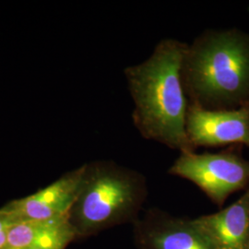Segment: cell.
<instances>
[{"label": "cell", "instance_id": "1", "mask_svg": "<svg viewBox=\"0 0 249 249\" xmlns=\"http://www.w3.org/2000/svg\"><path fill=\"white\" fill-rule=\"evenodd\" d=\"M187 47L179 40L162 39L146 60L124 71L139 133L181 153L195 151L186 128L189 103L182 81Z\"/></svg>", "mask_w": 249, "mask_h": 249}, {"label": "cell", "instance_id": "2", "mask_svg": "<svg viewBox=\"0 0 249 249\" xmlns=\"http://www.w3.org/2000/svg\"><path fill=\"white\" fill-rule=\"evenodd\" d=\"M182 81L189 104L206 109L249 105V36L207 30L187 44Z\"/></svg>", "mask_w": 249, "mask_h": 249}, {"label": "cell", "instance_id": "3", "mask_svg": "<svg viewBox=\"0 0 249 249\" xmlns=\"http://www.w3.org/2000/svg\"><path fill=\"white\" fill-rule=\"evenodd\" d=\"M147 196L145 178L111 160L84 165L80 191L69 214L76 236L84 237L125 223Z\"/></svg>", "mask_w": 249, "mask_h": 249}, {"label": "cell", "instance_id": "4", "mask_svg": "<svg viewBox=\"0 0 249 249\" xmlns=\"http://www.w3.org/2000/svg\"><path fill=\"white\" fill-rule=\"evenodd\" d=\"M169 173L192 182L219 206L249 183V161L231 152H183Z\"/></svg>", "mask_w": 249, "mask_h": 249}, {"label": "cell", "instance_id": "5", "mask_svg": "<svg viewBox=\"0 0 249 249\" xmlns=\"http://www.w3.org/2000/svg\"><path fill=\"white\" fill-rule=\"evenodd\" d=\"M186 128L195 149L235 143L249 147V105L233 109H206L189 104Z\"/></svg>", "mask_w": 249, "mask_h": 249}, {"label": "cell", "instance_id": "6", "mask_svg": "<svg viewBox=\"0 0 249 249\" xmlns=\"http://www.w3.org/2000/svg\"><path fill=\"white\" fill-rule=\"evenodd\" d=\"M84 165L62 176L35 194L3 206L15 223L45 222L69 217L80 191Z\"/></svg>", "mask_w": 249, "mask_h": 249}, {"label": "cell", "instance_id": "7", "mask_svg": "<svg viewBox=\"0 0 249 249\" xmlns=\"http://www.w3.org/2000/svg\"><path fill=\"white\" fill-rule=\"evenodd\" d=\"M190 223L213 249H248L249 190L223 211L200 216Z\"/></svg>", "mask_w": 249, "mask_h": 249}, {"label": "cell", "instance_id": "8", "mask_svg": "<svg viewBox=\"0 0 249 249\" xmlns=\"http://www.w3.org/2000/svg\"><path fill=\"white\" fill-rule=\"evenodd\" d=\"M149 225L142 237L146 249H213L190 220L161 217Z\"/></svg>", "mask_w": 249, "mask_h": 249}, {"label": "cell", "instance_id": "9", "mask_svg": "<svg viewBox=\"0 0 249 249\" xmlns=\"http://www.w3.org/2000/svg\"><path fill=\"white\" fill-rule=\"evenodd\" d=\"M76 238L69 217L45 222H24L11 226L3 249H24L51 242L70 244Z\"/></svg>", "mask_w": 249, "mask_h": 249}, {"label": "cell", "instance_id": "10", "mask_svg": "<svg viewBox=\"0 0 249 249\" xmlns=\"http://www.w3.org/2000/svg\"><path fill=\"white\" fill-rule=\"evenodd\" d=\"M14 224H16V223L11 214L4 207H2L0 209V249H4L9 229Z\"/></svg>", "mask_w": 249, "mask_h": 249}, {"label": "cell", "instance_id": "11", "mask_svg": "<svg viewBox=\"0 0 249 249\" xmlns=\"http://www.w3.org/2000/svg\"><path fill=\"white\" fill-rule=\"evenodd\" d=\"M68 246L69 244L63 242H51L45 244H38L24 249H66Z\"/></svg>", "mask_w": 249, "mask_h": 249}, {"label": "cell", "instance_id": "12", "mask_svg": "<svg viewBox=\"0 0 249 249\" xmlns=\"http://www.w3.org/2000/svg\"><path fill=\"white\" fill-rule=\"evenodd\" d=\"M248 249H249V244H248Z\"/></svg>", "mask_w": 249, "mask_h": 249}]
</instances>
